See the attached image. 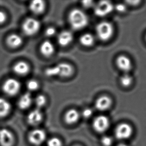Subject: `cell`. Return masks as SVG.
I'll return each mask as SVG.
<instances>
[{
	"label": "cell",
	"mask_w": 146,
	"mask_h": 146,
	"mask_svg": "<svg viewBox=\"0 0 146 146\" xmlns=\"http://www.w3.org/2000/svg\"><path fill=\"white\" fill-rule=\"evenodd\" d=\"M116 63L121 70L127 73L132 69V64L130 59L125 55H120L117 58Z\"/></svg>",
	"instance_id": "cell-12"
},
{
	"label": "cell",
	"mask_w": 146,
	"mask_h": 146,
	"mask_svg": "<svg viewBox=\"0 0 146 146\" xmlns=\"http://www.w3.org/2000/svg\"><path fill=\"white\" fill-rule=\"evenodd\" d=\"M14 72L21 76H25L29 73L30 65L25 61H19L16 63L13 67Z\"/></svg>",
	"instance_id": "cell-16"
},
{
	"label": "cell",
	"mask_w": 146,
	"mask_h": 146,
	"mask_svg": "<svg viewBox=\"0 0 146 146\" xmlns=\"http://www.w3.org/2000/svg\"><path fill=\"white\" fill-rule=\"evenodd\" d=\"M113 9L114 6L111 2L108 1H103L95 5L94 11L96 16L103 17L110 14Z\"/></svg>",
	"instance_id": "cell-7"
},
{
	"label": "cell",
	"mask_w": 146,
	"mask_h": 146,
	"mask_svg": "<svg viewBox=\"0 0 146 146\" xmlns=\"http://www.w3.org/2000/svg\"><path fill=\"white\" fill-rule=\"evenodd\" d=\"M117 146H128V145L125 144V143H120V144L118 145Z\"/></svg>",
	"instance_id": "cell-34"
},
{
	"label": "cell",
	"mask_w": 146,
	"mask_h": 146,
	"mask_svg": "<svg viewBox=\"0 0 146 146\" xmlns=\"http://www.w3.org/2000/svg\"><path fill=\"white\" fill-rule=\"evenodd\" d=\"M133 133L132 127L127 123L120 124L117 126L115 130L116 138L120 140L129 138L132 136Z\"/></svg>",
	"instance_id": "cell-8"
},
{
	"label": "cell",
	"mask_w": 146,
	"mask_h": 146,
	"mask_svg": "<svg viewBox=\"0 0 146 146\" xmlns=\"http://www.w3.org/2000/svg\"><path fill=\"white\" fill-rule=\"evenodd\" d=\"M40 28V22L34 18L27 19L22 25L24 34L28 36H33L38 33Z\"/></svg>",
	"instance_id": "cell-4"
},
{
	"label": "cell",
	"mask_w": 146,
	"mask_h": 146,
	"mask_svg": "<svg viewBox=\"0 0 146 146\" xmlns=\"http://www.w3.org/2000/svg\"><path fill=\"white\" fill-rule=\"evenodd\" d=\"M12 109L11 104L8 100L0 98V119L4 118L10 114Z\"/></svg>",
	"instance_id": "cell-21"
},
{
	"label": "cell",
	"mask_w": 146,
	"mask_h": 146,
	"mask_svg": "<svg viewBox=\"0 0 146 146\" xmlns=\"http://www.w3.org/2000/svg\"><path fill=\"white\" fill-rule=\"evenodd\" d=\"M101 142L103 146H111L113 143L112 139L108 136H104L101 139Z\"/></svg>",
	"instance_id": "cell-27"
},
{
	"label": "cell",
	"mask_w": 146,
	"mask_h": 146,
	"mask_svg": "<svg viewBox=\"0 0 146 146\" xmlns=\"http://www.w3.org/2000/svg\"><path fill=\"white\" fill-rule=\"evenodd\" d=\"M64 121L68 125L74 124L78 121L79 114L75 109H71L67 111L64 116Z\"/></svg>",
	"instance_id": "cell-19"
},
{
	"label": "cell",
	"mask_w": 146,
	"mask_h": 146,
	"mask_svg": "<svg viewBox=\"0 0 146 146\" xmlns=\"http://www.w3.org/2000/svg\"><path fill=\"white\" fill-rule=\"evenodd\" d=\"M36 106L40 109L45 106L46 103V98L44 95H38L35 99Z\"/></svg>",
	"instance_id": "cell-24"
},
{
	"label": "cell",
	"mask_w": 146,
	"mask_h": 146,
	"mask_svg": "<svg viewBox=\"0 0 146 146\" xmlns=\"http://www.w3.org/2000/svg\"><path fill=\"white\" fill-rule=\"evenodd\" d=\"M78 146V145H76V146Z\"/></svg>",
	"instance_id": "cell-35"
},
{
	"label": "cell",
	"mask_w": 146,
	"mask_h": 146,
	"mask_svg": "<svg viewBox=\"0 0 146 146\" xmlns=\"http://www.w3.org/2000/svg\"><path fill=\"white\" fill-rule=\"evenodd\" d=\"M127 3H128V4L130 5L131 6H137L140 3V1H127Z\"/></svg>",
	"instance_id": "cell-33"
},
{
	"label": "cell",
	"mask_w": 146,
	"mask_h": 146,
	"mask_svg": "<svg viewBox=\"0 0 146 146\" xmlns=\"http://www.w3.org/2000/svg\"><path fill=\"white\" fill-rule=\"evenodd\" d=\"M21 87V85L19 81L14 78H9L5 81L2 89L7 95L14 96L19 92Z\"/></svg>",
	"instance_id": "cell-5"
},
{
	"label": "cell",
	"mask_w": 146,
	"mask_h": 146,
	"mask_svg": "<svg viewBox=\"0 0 146 146\" xmlns=\"http://www.w3.org/2000/svg\"><path fill=\"white\" fill-rule=\"evenodd\" d=\"M32 101L33 99L30 93H25L19 99L18 101V106L22 110H25L31 106Z\"/></svg>",
	"instance_id": "cell-20"
},
{
	"label": "cell",
	"mask_w": 146,
	"mask_h": 146,
	"mask_svg": "<svg viewBox=\"0 0 146 146\" xmlns=\"http://www.w3.org/2000/svg\"></svg>",
	"instance_id": "cell-36"
},
{
	"label": "cell",
	"mask_w": 146,
	"mask_h": 146,
	"mask_svg": "<svg viewBox=\"0 0 146 146\" xmlns=\"http://www.w3.org/2000/svg\"><path fill=\"white\" fill-rule=\"evenodd\" d=\"M15 138L13 133L7 129H0V146H14Z\"/></svg>",
	"instance_id": "cell-10"
},
{
	"label": "cell",
	"mask_w": 146,
	"mask_h": 146,
	"mask_svg": "<svg viewBox=\"0 0 146 146\" xmlns=\"http://www.w3.org/2000/svg\"><path fill=\"white\" fill-rule=\"evenodd\" d=\"M79 40L82 46L86 47H90L93 45L95 40L94 36L91 34L87 33L81 36Z\"/></svg>",
	"instance_id": "cell-22"
},
{
	"label": "cell",
	"mask_w": 146,
	"mask_h": 146,
	"mask_svg": "<svg viewBox=\"0 0 146 146\" xmlns=\"http://www.w3.org/2000/svg\"><path fill=\"white\" fill-rule=\"evenodd\" d=\"M92 113L93 112L91 109L86 108L84 109L82 112V115L85 118H89L92 116Z\"/></svg>",
	"instance_id": "cell-29"
},
{
	"label": "cell",
	"mask_w": 146,
	"mask_h": 146,
	"mask_svg": "<svg viewBox=\"0 0 146 146\" xmlns=\"http://www.w3.org/2000/svg\"><path fill=\"white\" fill-rule=\"evenodd\" d=\"M45 2L41 0H36L32 1L30 5V9L32 13L36 15L42 14L46 10Z\"/></svg>",
	"instance_id": "cell-15"
},
{
	"label": "cell",
	"mask_w": 146,
	"mask_h": 146,
	"mask_svg": "<svg viewBox=\"0 0 146 146\" xmlns=\"http://www.w3.org/2000/svg\"><path fill=\"white\" fill-rule=\"evenodd\" d=\"M120 81L123 87H128L132 83V77L128 73H125L121 76Z\"/></svg>",
	"instance_id": "cell-23"
},
{
	"label": "cell",
	"mask_w": 146,
	"mask_h": 146,
	"mask_svg": "<svg viewBox=\"0 0 146 146\" xmlns=\"http://www.w3.org/2000/svg\"><path fill=\"white\" fill-rule=\"evenodd\" d=\"M54 46L49 40H45L40 46V52L45 57H50L54 52Z\"/></svg>",
	"instance_id": "cell-17"
},
{
	"label": "cell",
	"mask_w": 146,
	"mask_h": 146,
	"mask_svg": "<svg viewBox=\"0 0 146 146\" xmlns=\"http://www.w3.org/2000/svg\"><path fill=\"white\" fill-rule=\"evenodd\" d=\"M43 115L39 109H36L32 111L28 114L27 122L28 124L33 126H36L42 122Z\"/></svg>",
	"instance_id": "cell-11"
},
{
	"label": "cell",
	"mask_w": 146,
	"mask_h": 146,
	"mask_svg": "<svg viewBox=\"0 0 146 146\" xmlns=\"http://www.w3.org/2000/svg\"><path fill=\"white\" fill-rule=\"evenodd\" d=\"M96 32L99 38L105 42L112 38L114 33V28L109 22H101L96 27Z\"/></svg>",
	"instance_id": "cell-3"
},
{
	"label": "cell",
	"mask_w": 146,
	"mask_h": 146,
	"mask_svg": "<svg viewBox=\"0 0 146 146\" xmlns=\"http://www.w3.org/2000/svg\"><path fill=\"white\" fill-rule=\"evenodd\" d=\"M7 20V15L3 11H0V24H2L6 22Z\"/></svg>",
	"instance_id": "cell-31"
},
{
	"label": "cell",
	"mask_w": 146,
	"mask_h": 146,
	"mask_svg": "<svg viewBox=\"0 0 146 146\" xmlns=\"http://www.w3.org/2000/svg\"><path fill=\"white\" fill-rule=\"evenodd\" d=\"M73 66L67 63H60L52 67H48L45 70L46 76L48 77H58L66 78L73 74Z\"/></svg>",
	"instance_id": "cell-1"
},
{
	"label": "cell",
	"mask_w": 146,
	"mask_h": 146,
	"mask_svg": "<svg viewBox=\"0 0 146 146\" xmlns=\"http://www.w3.org/2000/svg\"><path fill=\"white\" fill-rule=\"evenodd\" d=\"M23 40L21 36L17 34H12L7 38V44L12 48H17L22 45Z\"/></svg>",
	"instance_id": "cell-18"
},
{
	"label": "cell",
	"mask_w": 146,
	"mask_h": 146,
	"mask_svg": "<svg viewBox=\"0 0 146 146\" xmlns=\"http://www.w3.org/2000/svg\"><path fill=\"white\" fill-rule=\"evenodd\" d=\"M48 146H62V143L61 141L56 137H53L48 140L47 142Z\"/></svg>",
	"instance_id": "cell-26"
},
{
	"label": "cell",
	"mask_w": 146,
	"mask_h": 146,
	"mask_svg": "<svg viewBox=\"0 0 146 146\" xmlns=\"http://www.w3.org/2000/svg\"><path fill=\"white\" fill-rule=\"evenodd\" d=\"M68 21L71 27L75 30L83 29L88 24V18L86 14L82 10L76 9L70 12Z\"/></svg>",
	"instance_id": "cell-2"
},
{
	"label": "cell",
	"mask_w": 146,
	"mask_h": 146,
	"mask_svg": "<svg viewBox=\"0 0 146 146\" xmlns=\"http://www.w3.org/2000/svg\"><path fill=\"white\" fill-rule=\"evenodd\" d=\"M112 101L110 97L104 95L99 97L95 102V107L99 111H106L110 107Z\"/></svg>",
	"instance_id": "cell-13"
},
{
	"label": "cell",
	"mask_w": 146,
	"mask_h": 146,
	"mask_svg": "<svg viewBox=\"0 0 146 146\" xmlns=\"http://www.w3.org/2000/svg\"><path fill=\"white\" fill-rule=\"evenodd\" d=\"M56 34V30L53 27H49L45 31V35L47 37H52Z\"/></svg>",
	"instance_id": "cell-28"
},
{
	"label": "cell",
	"mask_w": 146,
	"mask_h": 146,
	"mask_svg": "<svg viewBox=\"0 0 146 146\" xmlns=\"http://www.w3.org/2000/svg\"><path fill=\"white\" fill-rule=\"evenodd\" d=\"M46 135L44 131L40 129H36L31 131L28 135L29 142L33 145L38 146L45 141Z\"/></svg>",
	"instance_id": "cell-6"
},
{
	"label": "cell",
	"mask_w": 146,
	"mask_h": 146,
	"mask_svg": "<svg viewBox=\"0 0 146 146\" xmlns=\"http://www.w3.org/2000/svg\"><path fill=\"white\" fill-rule=\"evenodd\" d=\"M28 89L31 91H35L39 87V83L36 80L32 79L28 81L27 84Z\"/></svg>",
	"instance_id": "cell-25"
},
{
	"label": "cell",
	"mask_w": 146,
	"mask_h": 146,
	"mask_svg": "<svg viewBox=\"0 0 146 146\" xmlns=\"http://www.w3.org/2000/svg\"><path fill=\"white\" fill-rule=\"evenodd\" d=\"M110 126V121L107 117L100 115L95 118L93 122L94 130L99 133L106 131Z\"/></svg>",
	"instance_id": "cell-9"
},
{
	"label": "cell",
	"mask_w": 146,
	"mask_h": 146,
	"mask_svg": "<svg viewBox=\"0 0 146 146\" xmlns=\"http://www.w3.org/2000/svg\"><path fill=\"white\" fill-rule=\"evenodd\" d=\"M73 39V34L68 31L61 32L57 36V42L60 46L65 47L71 44Z\"/></svg>",
	"instance_id": "cell-14"
},
{
	"label": "cell",
	"mask_w": 146,
	"mask_h": 146,
	"mask_svg": "<svg viewBox=\"0 0 146 146\" xmlns=\"http://www.w3.org/2000/svg\"><path fill=\"white\" fill-rule=\"evenodd\" d=\"M82 3V5L85 8H90L94 5V2L91 1H83Z\"/></svg>",
	"instance_id": "cell-32"
},
{
	"label": "cell",
	"mask_w": 146,
	"mask_h": 146,
	"mask_svg": "<svg viewBox=\"0 0 146 146\" xmlns=\"http://www.w3.org/2000/svg\"><path fill=\"white\" fill-rule=\"evenodd\" d=\"M115 9L119 13H124L126 11V7L124 4H118L115 6Z\"/></svg>",
	"instance_id": "cell-30"
}]
</instances>
